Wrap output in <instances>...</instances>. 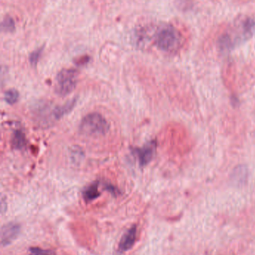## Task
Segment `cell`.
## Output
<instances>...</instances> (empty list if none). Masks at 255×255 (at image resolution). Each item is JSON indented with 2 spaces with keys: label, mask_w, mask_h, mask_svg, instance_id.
<instances>
[{
  "label": "cell",
  "mask_w": 255,
  "mask_h": 255,
  "mask_svg": "<svg viewBox=\"0 0 255 255\" xmlns=\"http://www.w3.org/2000/svg\"><path fill=\"white\" fill-rule=\"evenodd\" d=\"M2 29L5 32H12L14 29V22L11 17H5L2 22Z\"/></svg>",
  "instance_id": "12"
},
{
  "label": "cell",
  "mask_w": 255,
  "mask_h": 255,
  "mask_svg": "<svg viewBox=\"0 0 255 255\" xmlns=\"http://www.w3.org/2000/svg\"><path fill=\"white\" fill-rule=\"evenodd\" d=\"M12 145L14 148L21 149L24 147L26 144V138L25 135L22 131L16 130L12 135Z\"/></svg>",
  "instance_id": "9"
},
{
  "label": "cell",
  "mask_w": 255,
  "mask_h": 255,
  "mask_svg": "<svg viewBox=\"0 0 255 255\" xmlns=\"http://www.w3.org/2000/svg\"><path fill=\"white\" fill-rule=\"evenodd\" d=\"M155 41L157 47L161 50L171 51L180 45L181 35L172 25H162L156 32Z\"/></svg>",
  "instance_id": "2"
},
{
  "label": "cell",
  "mask_w": 255,
  "mask_h": 255,
  "mask_svg": "<svg viewBox=\"0 0 255 255\" xmlns=\"http://www.w3.org/2000/svg\"><path fill=\"white\" fill-rule=\"evenodd\" d=\"M30 255H56V253L53 251L45 250L40 248H31L29 249Z\"/></svg>",
  "instance_id": "13"
},
{
  "label": "cell",
  "mask_w": 255,
  "mask_h": 255,
  "mask_svg": "<svg viewBox=\"0 0 255 255\" xmlns=\"http://www.w3.org/2000/svg\"><path fill=\"white\" fill-rule=\"evenodd\" d=\"M80 130L85 135L98 136L108 132L109 124L99 113H89L82 119Z\"/></svg>",
  "instance_id": "3"
},
{
  "label": "cell",
  "mask_w": 255,
  "mask_h": 255,
  "mask_svg": "<svg viewBox=\"0 0 255 255\" xmlns=\"http://www.w3.org/2000/svg\"><path fill=\"white\" fill-rule=\"evenodd\" d=\"M18 98V92L14 89H8L5 92V95H4L5 101L9 104H15Z\"/></svg>",
  "instance_id": "11"
},
{
  "label": "cell",
  "mask_w": 255,
  "mask_h": 255,
  "mask_svg": "<svg viewBox=\"0 0 255 255\" xmlns=\"http://www.w3.org/2000/svg\"><path fill=\"white\" fill-rule=\"evenodd\" d=\"M74 104H75V100H71V101H68L66 104L62 106V107H58L55 110V116L56 118H61L66 113H69L73 107H74Z\"/></svg>",
  "instance_id": "10"
},
{
  "label": "cell",
  "mask_w": 255,
  "mask_h": 255,
  "mask_svg": "<svg viewBox=\"0 0 255 255\" xmlns=\"http://www.w3.org/2000/svg\"><path fill=\"white\" fill-rule=\"evenodd\" d=\"M41 50H42L41 47V48L36 49L29 55V62L32 65H36L37 62L39 59L40 55H41Z\"/></svg>",
  "instance_id": "14"
},
{
  "label": "cell",
  "mask_w": 255,
  "mask_h": 255,
  "mask_svg": "<svg viewBox=\"0 0 255 255\" xmlns=\"http://www.w3.org/2000/svg\"><path fill=\"white\" fill-rule=\"evenodd\" d=\"M106 189H107V190L112 192V193L114 194V195H116V192H117V189H116L114 186H112V185L110 184L106 185Z\"/></svg>",
  "instance_id": "15"
},
{
  "label": "cell",
  "mask_w": 255,
  "mask_h": 255,
  "mask_svg": "<svg viewBox=\"0 0 255 255\" xmlns=\"http://www.w3.org/2000/svg\"><path fill=\"white\" fill-rule=\"evenodd\" d=\"M136 226L133 225L124 234L119 243V249L121 252H125L132 249L136 239Z\"/></svg>",
  "instance_id": "7"
},
{
  "label": "cell",
  "mask_w": 255,
  "mask_h": 255,
  "mask_svg": "<svg viewBox=\"0 0 255 255\" xmlns=\"http://www.w3.org/2000/svg\"><path fill=\"white\" fill-rule=\"evenodd\" d=\"M255 31V20L251 17L243 18L236 23L231 32H225L219 38V44L223 50L234 48L238 43L252 36Z\"/></svg>",
  "instance_id": "1"
},
{
  "label": "cell",
  "mask_w": 255,
  "mask_h": 255,
  "mask_svg": "<svg viewBox=\"0 0 255 255\" xmlns=\"http://www.w3.org/2000/svg\"><path fill=\"white\" fill-rule=\"evenodd\" d=\"M99 183L95 182L92 183L90 186H88L84 192H83V198L86 201H92L98 198L101 195V192L98 189Z\"/></svg>",
  "instance_id": "8"
},
{
  "label": "cell",
  "mask_w": 255,
  "mask_h": 255,
  "mask_svg": "<svg viewBox=\"0 0 255 255\" xmlns=\"http://www.w3.org/2000/svg\"><path fill=\"white\" fill-rule=\"evenodd\" d=\"M20 231V227L18 224L11 222L4 225L1 231V243L2 246H6L11 244L18 237Z\"/></svg>",
  "instance_id": "5"
},
{
  "label": "cell",
  "mask_w": 255,
  "mask_h": 255,
  "mask_svg": "<svg viewBox=\"0 0 255 255\" xmlns=\"http://www.w3.org/2000/svg\"><path fill=\"white\" fill-rule=\"evenodd\" d=\"M77 71L72 68H65L58 73L55 80V91L60 96L71 93L77 86Z\"/></svg>",
  "instance_id": "4"
},
{
  "label": "cell",
  "mask_w": 255,
  "mask_h": 255,
  "mask_svg": "<svg viewBox=\"0 0 255 255\" xmlns=\"http://www.w3.org/2000/svg\"><path fill=\"white\" fill-rule=\"evenodd\" d=\"M156 150V143L152 141L144 144L141 148L135 149V152L138 157L140 165H146L148 164L154 155Z\"/></svg>",
  "instance_id": "6"
}]
</instances>
